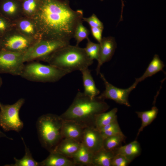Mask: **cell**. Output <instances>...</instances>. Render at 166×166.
Returning a JSON list of instances; mask_svg holds the SVG:
<instances>
[{
  "instance_id": "obj_1",
  "label": "cell",
  "mask_w": 166,
  "mask_h": 166,
  "mask_svg": "<svg viewBox=\"0 0 166 166\" xmlns=\"http://www.w3.org/2000/svg\"><path fill=\"white\" fill-rule=\"evenodd\" d=\"M83 16L82 10L71 8L69 0H41L39 9L32 18L41 39L70 42Z\"/></svg>"
},
{
  "instance_id": "obj_2",
  "label": "cell",
  "mask_w": 166,
  "mask_h": 166,
  "mask_svg": "<svg viewBox=\"0 0 166 166\" xmlns=\"http://www.w3.org/2000/svg\"><path fill=\"white\" fill-rule=\"evenodd\" d=\"M109 108L104 100L97 96L92 98L79 91L69 107L60 116L63 120L74 121L84 128L95 127L96 116Z\"/></svg>"
},
{
  "instance_id": "obj_3",
  "label": "cell",
  "mask_w": 166,
  "mask_h": 166,
  "mask_svg": "<svg viewBox=\"0 0 166 166\" xmlns=\"http://www.w3.org/2000/svg\"><path fill=\"white\" fill-rule=\"evenodd\" d=\"M45 62L71 73L88 68L93 60L88 56L84 48L69 44L55 51Z\"/></svg>"
},
{
  "instance_id": "obj_4",
  "label": "cell",
  "mask_w": 166,
  "mask_h": 166,
  "mask_svg": "<svg viewBox=\"0 0 166 166\" xmlns=\"http://www.w3.org/2000/svg\"><path fill=\"white\" fill-rule=\"evenodd\" d=\"M63 121L60 116L47 113L40 117L36 122L39 141L49 152L53 151L63 139L61 134Z\"/></svg>"
},
{
  "instance_id": "obj_5",
  "label": "cell",
  "mask_w": 166,
  "mask_h": 166,
  "mask_svg": "<svg viewBox=\"0 0 166 166\" xmlns=\"http://www.w3.org/2000/svg\"><path fill=\"white\" fill-rule=\"evenodd\" d=\"M27 62L24 64L20 76L30 81L55 82L70 73L49 64L45 65L34 61Z\"/></svg>"
},
{
  "instance_id": "obj_6",
  "label": "cell",
  "mask_w": 166,
  "mask_h": 166,
  "mask_svg": "<svg viewBox=\"0 0 166 166\" xmlns=\"http://www.w3.org/2000/svg\"><path fill=\"white\" fill-rule=\"evenodd\" d=\"M70 42L41 39L35 42L24 54V63L35 61H45L55 51Z\"/></svg>"
},
{
  "instance_id": "obj_7",
  "label": "cell",
  "mask_w": 166,
  "mask_h": 166,
  "mask_svg": "<svg viewBox=\"0 0 166 166\" xmlns=\"http://www.w3.org/2000/svg\"><path fill=\"white\" fill-rule=\"evenodd\" d=\"M25 102L21 98L12 105H4L0 103V126L6 132L14 131L19 132L24 124L20 119L19 112Z\"/></svg>"
},
{
  "instance_id": "obj_8",
  "label": "cell",
  "mask_w": 166,
  "mask_h": 166,
  "mask_svg": "<svg viewBox=\"0 0 166 166\" xmlns=\"http://www.w3.org/2000/svg\"><path fill=\"white\" fill-rule=\"evenodd\" d=\"M36 42L25 36L14 27L1 37L2 50L25 53Z\"/></svg>"
},
{
  "instance_id": "obj_9",
  "label": "cell",
  "mask_w": 166,
  "mask_h": 166,
  "mask_svg": "<svg viewBox=\"0 0 166 166\" xmlns=\"http://www.w3.org/2000/svg\"><path fill=\"white\" fill-rule=\"evenodd\" d=\"M24 54L1 50L0 51V73L20 76L24 65Z\"/></svg>"
},
{
  "instance_id": "obj_10",
  "label": "cell",
  "mask_w": 166,
  "mask_h": 166,
  "mask_svg": "<svg viewBox=\"0 0 166 166\" xmlns=\"http://www.w3.org/2000/svg\"><path fill=\"white\" fill-rule=\"evenodd\" d=\"M100 77L104 82L105 89L99 96V98L104 100L110 99L116 103L130 107L131 105L128 100V96L131 92L134 89L138 83L135 82L132 85L126 89L117 88L110 83L106 79L103 74L100 73Z\"/></svg>"
},
{
  "instance_id": "obj_11",
  "label": "cell",
  "mask_w": 166,
  "mask_h": 166,
  "mask_svg": "<svg viewBox=\"0 0 166 166\" xmlns=\"http://www.w3.org/2000/svg\"><path fill=\"white\" fill-rule=\"evenodd\" d=\"M13 22L14 28L26 37L35 41L41 39L37 26L32 18L23 16Z\"/></svg>"
},
{
  "instance_id": "obj_12",
  "label": "cell",
  "mask_w": 166,
  "mask_h": 166,
  "mask_svg": "<svg viewBox=\"0 0 166 166\" xmlns=\"http://www.w3.org/2000/svg\"><path fill=\"white\" fill-rule=\"evenodd\" d=\"M104 138L95 127L84 128L81 143L93 154L103 147Z\"/></svg>"
},
{
  "instance_id": "obj_13",
  "label": "cell",
  "mask_w": 166,
  "mask_h": 166,
  "mask_svg": "<svg viewBox=\"0 0 166 166\" xmlns=\"http://www.w3.org/2000/svg\"><path fill=\"white\" fill-rule=\"evenodd\" d=\"M99 44L100 49L97 60L98 63L96 69L97 74L100 73L102 65L111 59L117 48L115 39L111 36L104 37Z\"/></svg>"
},
{
  "instance_id": "obj_14",
  "label": "cell",
  "mask_w": 166,
  "mask_h": 166,
  "mask_svg": "<svg viewBox=\"0 0 166 166\" xmlns=\"http://www.w3.org/2000/svg\"><path fill=\"white\" fill-rule=\"evenodd\" d=\"M0 14L12 22L23 16L20 0H0Z\"/></svg>"
},
{
  "instance_id": "obj_15",
  "label": "cell",
  "mask_w": 166,
  "mask_h": 166,
  "mask_svg": "<svg viewBox=\"0 0 166 166\" xmlns=\"http://www.w3.org/2000/svg\"><path fill=\"white\" fill-rule=\"evenodd\" d=\"M63 120L61 134L63 138L73 139L81 143L84 128L74 121Z\"/></svg>"
},
{
  "instance_id": "obj_16",
  "label": "cell",
  "mask_w": 166,
  "mask_h": 166,
  "mask_svg": "<svg viewBox=\"0 0 166 166\" xmlns=\"http://www.w3.org/2000/svg\"><path fill=\"white\" fill-rule=\"evenodd\" d=\"M81 145V143L74 140L63 138L53 151L59 153L68 158H72Z\"/></svg>"
},
{
  "instance_id": "obj_17",
  "label": "cell",
  "mask_w": 166,
  "mask_h": 166,
  "mask_svg": "<svg viewBox=\"0 0 166 166\" xmlns=\"http://www.w3.org/2000/svg\"><path fill=\"white\" fill-rule=\"evenodd\" d=\"M44 160L39 162V166H75L73 161L54 151L50 152Z\"/></svg>"
},
{
  "instance_id": "obj_18",
  "label": "cell",
  "mask_w": 166,
  "mask_h": 166,
  "mask_svg": "<svg viewBox=\"0 0 166 166\" xmlns=\"http://www.w3.org/2000/svg\"><path fill=\"white\" fill-rule=\"evenodd\" d=\"M84 87L83 93L90 97L93 98L100 94L99 90L96 87L90 70L88 68L81 71Z\"/></svg>"
},
{
  "instance_id": "obj_19",
  "label": "cell",
  "mask_w": 166,
  "mask_h": 166,
  "mask_svg": "<svg viewBox=\"0 0 166 166\" xmlns=\"http://www.w3.org/2000/svg\"><path fill=\"white\" fill-rule=\"evenodd\" d=\"M115 153L120 154L132 162L139 156L141 152L140 143L135 140L124 146H121L114 150Z\"/></svg>"
},
{
  "instance_id": "obj_20",
  "label": "cell",
  "mask_w": 166,
  "mask_h": 166,
  "mask_svg": "<svg viewBox=\"0 0 166 166\" xmlns=\"http://www.w3.org/2000/svg\"><path fill=\"white\" fill-rule=\"evenodd\" d=\"M115 154L114 151H109L103 147L93 154L92 166H111Z\"/></svg>"
},
{
  "instance_id": "obj_21",
  "label": "cell",
  "mask_w": 166,
  "mask_h": 166,
  "mask_svg": "<svg viewBox=\"0 0 166 166\" xmlns=\"http://www.w3.org/2000/svg\"><path fill=\"white\" fill-rule=\"evenodd\" d=\"M93 153L81 143L80 148L72 158L75 164L80 166H91Z\"/></svg>"
},
{
  "instance_id": "obj_22",
  "label": "cell",
  "mask_w": 166,
  "mask_h": 166,
  "mask_svg": "<svg viewBox=\"0 0 166 166\" xmlns=\"http://www.w3.org/2000/svg\"><path fill=\"white\" fill-rule=\"evenodd\" d=\"M164 66L163 62L160 59L159 56L155 54L144 73L141 77L136 78L135 82L138 84L147 78L162 70Z\"/></svg>"
},
{
  "instance_id": "obj_23",
  "label": "cell",
  "mask_w": 166,
  "mask_h": 166,
  "mask_svg": "<svg viewBox=\"0 0 166 166\" xmlns=\"http://www.w3.org/2000/svg\"><path fill=\"white\" fill-rule=\"evenodd\" d=\"M117 108H114L107 112H103L97 114L95 118V127L99 130L108 124L117 119Z\"/></svg>"
},
{
  "instance_id": "obj_24",
  "label": "cell",
  "mask_w": 166,
  "mask_h": 166,
  "mask_svg": "<svg viewBox=\"0 0 166 166\" xmlns=\"http://www.w3.org/2000/svg\"><path fill=\"white\" fill-rule=\"evenodd\" d=\"M158 109L156 106L152 107L149 110L143 112H136L138 117L141 120V126L138 130L137 135V137L144 128L150 124L156 118L158 114Z\"/></svg>"
},
{
  "instance_id": "obj_25",
  "label": "cell",
  "mask_w": 166,
  "mask_h": 166,
  "mask_svg": "<svg viewBox=\"0 0 166 166\" xmlns=\"http://www.w3.org/2000/svg\"><path fill=\"white\" fill-rule=\"evenodd\" d=\"M41 0H23L21 1L23 16L32 18L38 10Z\"/></svg>"
},
{
  "instance_id": "obj_26",
  "label": "cell",
  "mask_w": 166,
  "mask_h": 166,
  "mask_svg": "<svg viewBox=\"0 0 166 166\" xmlns=\"http://www.w3.org/2000/svg\"><path fill=\"white\" fill-rule=\"evenodd\" d=\"M125 139L123 133L106 137L104 139L103 147L107 150L114 151L121 146Z\"/></svg>"
},
{
  "instance_id": "obj_27",
  "label": "cell",
  "mask_w": 166,
  "mask_h": 166,
  "mask_svg": "<svg viewBox=\"0 0 166 166\" xmlns=\"http://www.w3.org/2000/svg\"><path fill=\"white\" fill-rule=\"evenodd\" d=\"M25 146V154L23 157L20 159L14 157V164L6 165L8 166H39V162L36 161L33 157L32 154L26 145L22 138Z\"/></svg>"
},
{
  "instance_id": "obj_28",
  "label": "cell",
  "mask_w": 166,
  "mask_h": 166,
  "mask_svg": "<svg viewBox=\"0 0 166 166\" xmlns=\"http://www.w3.org/2000/svg\"><path fill=\"white\" fill-rule=\"evenodd\" d=\"M89 31L82 23V21L79 22L75 30L73 38L76 41V46H78L79 44L83 40L89 38Z\"/></svg>"
},
{
  "instance_id": "obj_29",
  "label": "cell",
  "mask_w": 166,
  "mask_h": 166,
  "mask_svg": "<svg viewBox=\"0 0 166 166\" xmlns=\"http://www.w3.org/2000/svg\"><path fill=\"white\" fill-rule=\"evenodd\" d=\"M87 40V43L84 48L85 52L91 59L97 60L100 49L99 44L92 42L89 38Z\"/></svg>"
},
{
  "instance_id": "obj_30",
  "label": "cell",
  "mask_w": 166,
  "mask_h": 166,
  "mask_svg": "<svg viewBox=\"0 0 166 166\" xmlns=\"http://www.w3.org/2000/svg\"><path fill=\"white\" fill-rule=\"evenodd\" d=\"M14 28L13 22L0 14V36L2 37Z\"/></svg>"
},
{
  "instance_id": "obj_31",
  "label": "cell",
  "mask_w": 166,
  "mask_h": 166,
  "mask_svg": "<svg viewBox=\"0 0 166 166\" xmlns=\"http://www.w3.org/2000/svg\"><path fill=\"white\" fill-rule=\"evenodd\" d=\"M82 20V21L87 22L90 27H99L104 29L103 23L94 14L88 18L83 17Z\"/></svg>"
},
{
  "instance_id": "obj_32",
  "label": "cell",
  "mask_w": 166,
  "mask_h": 166,
  "mask_svg": "<svg viewBox=\"0 0 166 166\" xmlns=\"http://www.w3.org/2000/svg\"><path fill=\"white\" fill-rule=\"evenodd\" d=\"M131 162L124 156L115 153L112 160L111 166H127Z\"/></svg>"
},
{
  "instance_id": "obj_33",
  "label": "cell",
  "mask_w": 166,
  "mask_h": 166,
  "mask_svg": "<svg viewBox=\"0 0 166 166\" xmlns=\"http://www.w3.org/2000/svg\"><path fill=\"white\" fill-rule=\"evenodd\" d=\"M100 131L104 139L123 133L119 124L108 129Z\"/></svg>"
},
{
  "instance_id": "obj_34",
  "label": "cell",
  "mask_w": 166,
  "mask_h": 166,
  "mask_svg": "<svg viewBox=\"0 0 166 166\" xmlns=\"http://www.w3.org/2000/svg\"><path fill=\"white\" fill-rule=\"evenodd\" d=\"M93 37L99 43L102 39V33L104 29L99 27H90Z\"/></svg>"
},
{
  "instance_id": "obj_35",
  "label": "cell",
  "mask_w": 166,
  "mask_h": 166,
  "mask_svg": "<svg viewBox=\"0 0 166 166\" xmlns=\"http://www.w3.org/2000/svg\"><path fill=\"white\" fill-rule=\"evenodd\" d=\"M100 0L101 1H102L104 0ZM121 0V3H122V7H121V18H120V21H121L123 20L122 16V12H123V7L124 6V1H123V0Z\"/></svg>"
},
{
  "instance_id": "obj_36",
  "label": "cell",
  "mask_w": 166,
  "mask_h": 166,
  "mask_svg": "<svg viewBox=\"0 0 166 166\" xmlns=\"http://www.w3.org/2000/svg\"><path fill=\"white\" fill-rule=\"evenodd\" d=\"M6 137L7 138L10 140H12L13 139L11 138H10L8 137L6 134L2 132L0 130V137Z\"/></svg>"
},
{
  "instance_id": "obj_37",
  "label": "cell",
  "mask_w": 166,
  "mask_h": 166,
  "mask_svg": "<svg viewBox=\"0 0 166 166\" xmlns=\"http://www.w3.org/2000/svg\"><path fill=\"white\" fill-rule=\"evenodd\" d=\"M2 80L1 77L0 76V87L1 86L2 84Z\"/></svg>"
},
{
  "instance_id": "obj_38",
  "label": "cell",
  "mask_w": 166,
  "mask_h": 166,
  "mask_svg": "<svg viewBox=\"0 0 166 166\" xmlns=\"http://www.w3.org/2000/svg\"><path fill=\"white\" fill-rule=\"evenodd\" d=\"M2 50L1 37L0 36V51Z\"/></svg>"
},
{
  "instance_id": "obj_39",
  "label": "cell",
  "mask_w": 166,
  "mask_h": 166,
  "mask_svg": "<svg viewBox=\"0 0 166 166\" xmlns=\"http://www.w3.org/2000/svg\"><path fill=\"white\" fill-rule=\"evenodd\" d=\"M20 0L21 1H23V0Z\"/></svg>"
}]
</instances>
